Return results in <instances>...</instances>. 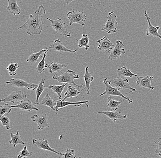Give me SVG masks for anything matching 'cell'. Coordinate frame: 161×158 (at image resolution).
Masks as SVG:
<instances>
[{
    "label": "cell",
    "instance_id": "cell-1",
    "mask_svg": "<svg viewBox=\"0 0 161 158\" xmlns=\"http://www.w3.org/2000/svg\"><path fill=\"white\" fill-rule=\"evenodd\" d=\"M42 5L37 7L35 13L29 16V18L23 25L17 29L25 28L27 30V33L30 35H40L42 33L44 26V21L42 18V13L45 12Z\"/></svg>",
    "mask_w": 161,
    "mask_h": 158
},
{
    "label": "cell",
    "instance_id": "cell-2",
    "mask_svg": "<svg viewBox=\"0 0 161 158\" xmlns=\"http://www.w3.org/2000/svg\"><path fill=\"white\" fill-rule=\"evenodd\" d=\"M80 77L79 75L75 72L69 69L66 71L65 73H62V74L60 76H57L56 75L53 76V79L58 81L59 83H70L73 84L74 85L76 86L78 88H81L83 86V84L78 85L76 84L74 82L75 79H79Z\"/></svg>",
    "mask_w": 161,
    "mask_h": 158
},
{
    "label": "cell",
    "instance_id": "cell-3",
    "mask_svg": "<svg viewBox=\"0 0 161 158\" xmlns=\"http://www.w3.org/2000/svg\"><path fill=\"white\" fill-rule=\"evenodd\" d=\"M103 84H104L106 86L105 91L103 92V94L99 95V96H102L107 95L109 96H120L122 97L123 99H125L128 101L129 104L132 103L133 101L132 99H130L129 97H125L124 95L118 89L116 88H114L111 86L110 84V81L108 79V78H105L103 80Z\"/></svg>",
    "mask_w": 161,
    "mask_h": 158
},
{
    "label": "cell",
    "instance_id": "cell-4",
    "mask_svg": "<svg viewBox=\"0 0 161 158\" xmlns=\"http://www.w3.org/2000/svg\"><path fill=\"white\" fill-rule=\"evenodd\" d=\"M117 17L114 12L108 13L107 17V21L103 26L102 31H105L109 34L114 33L117 32L118 23L117 22Z\"/></svg>",
    "mask_w": 161,
    "mask_h": 158
},
{
    "label": "cell",
    "instance_id": "cell-5",
    "mask_svg": "<svg viewBox=\"0 0 161 158\" xmlns=\"http://www.w3.org/2000/svg\"><path fill=\"white\" fill-rule=\"evenodd\" d=\"M54 18V20H51L49 18H47V20L51 22V26L55 30V33L57 34L62 35L65 37H70V33L67 31L65 28V23H64L60 18L55 19Z\"/></svg>",
    "mask_w": 161,
    "mask_h": 158
},
{
    "label": "cell",
    "instance_id": "cell-6",
    "mask_svg": "<svg viewBox=\"0 0 161 158\" xmlns=\"http://www.w3.org/2000/svg\"><path fill=\"white\" fill-rule=\"evenodd\" d=\"M86 15L84 12H76L75 10L69 12L67 13V17L69 20V25H71L73 23L79 24L82 26H84L85 23L84 21L86 18Z\"/></svg>",
    "mask_w": 161,
    "mask_h": 158
},
{
    "label": "cell",
    "instance_id": "cell-7",
    "mask_svg": "<svg viewBox=\"0 0 161 158\" xmlns=\"http://www.w3.org/2000/svg\"><path fill=\"white\" fill-rule=\"evenodd\" d=\"M110 84L114 85L115 88H117L119 90L120 89H130L131 91L128 93H126L125 94H130L132 92L136 91L135 88H133L130 86L129 84V80L127 79H123V78H118L113 79L110 81Z\"/></svg>",
    "mask_w": 161,
    "mask_h": 158
},
{
    "label": "cell",
    "instance_id": "cell-8",
    "mask_svg": "<svg viewBox=\"0 0 161 158\" xmlns=\"http://www.w3.org/2000/svg\"><path fill=\"white\" fill-rule=\"evenodd\" d=\"M7 84H10L12 86L17 87V88H26L28 90H35L37 89L38 85L35 84L28 83L21 79H12L9 81L6 82Z\"/></svg>",
    "mask_w": 161,
    "mask_h": 158
},
{
    "label": "cell",
    "instance_id": "cell-9",
    "mask_svg": "<svg viewBox=\"0 0 161 158\" xmlns=\"http://www.w3.org/2000/svg\"><path fill=\"white\" fill-rule=\"evenodd\" d=\"M115 47L111 51L110 55L108 57V59H119L122 55L124 54L125 50L124 47L123 43L120 40H117L116 42Z\"/></svg>",
    "mask_w": 161,
    "mask_h": 158
},
{
    "label": "cell",
    "instance_id": "cell-10",
    "mask_svg": "<svg viewBox=\"0 0 161 158\" xmlns=\"http://www.w3.org/2000/svg\"><path fill=\"white\" fill-rule=\"evenodd\" d=\"M27 95L23 91L17 90L12 92L8 96L1 100V102H11L14 104L16 102L19 103L21 101L27 99Z\"/></svg>",
    "mask_w": 161,
    "mask_h": 158
},
{
    "label": "cell",
    "instance_id": "cell-11",
    "mask_svg": "<svg viewBox=\"0 0 161 158\" xmlns=\"http://www.w3.org/2000/svg\"><path fill=\"white\" fill-rule=\"evenodd\" d=\"M31 120L38 124L37 129L38 130H42L45 128H49L48 118L46 113L41 115H35L32 116Z\"/></svg>",
    "mask_w": 161,
    "mask_h": 158
},
{
    "label": "cell",
    "instance_id": "cell-12",
    "mask_svg": "<svg viewBox=\"0 0 161 158\" xmlns=\"http://www.w3.org/2000/svg\"><path fill=\"white\" fill-rule=\"evenodd\" d=\"M144 16H145L146 19L147 21L148 24L147 31H146V35L147 36L158 37L161 40V35L159 34L158 32V31L160 29V27L159 26L154 27L152 24L150 20V17L149 16L147 10L145 12Z\"/></svg>",
    "mask_w": 161,
    "mask_h": 158
},
{
    "label": "cell",
    "instance_id": "cell-13",
    "mask_svg": "<svg viewBox=\"0 0 161 158\" xmlns=\"http://www.w3.org/2000/svg\"><path fill=\"white\" fill-rule=\"evenodd\" d=\"M33 144L35 146L40 148V149L50 151L55 153L58 155H60L61 154V152L56 150L54 148L50 147L48 140H45V138L43 140L40 139H33Z\"/></svg>",
    "mask_w": 161,
    "mask_h": 158
},
{
    "label": "cell",
    "instance_id": "cell-14",
    "mask_svg": "<svg viewBox=\"0 0 161 158\" xmlns=\"http://www.w3.org/2000/svg\"><path fill=\"white\" fill-rule=\"evenodd\" d=\"M153 80V77L149 76L147 74L142 77H137L136 87L139 86L144 89L147 88L150 90H153L154 87L152 86V83Z\"/></svg>",
    "mask_w": 161,
    "mask_h": 158
},
{
    "label": "cell",
    "instance_id": "cell-15",
    "mask_svg": "<svg viewBox=\"0 0 161 158\" xmlns=\"http://www.w3.org/2000/svg\"><path fill=\"white\" fill-rule=\"evenodd\" d=\"M12 108H17L21 109L23 111H27L30 112L33 110H35L36 111H39V109L34 106L33 103L28 99H25L23 100L19 103V104L15 105H11Z\"/></svg>",
    "mask_w": 161,
    "mask_h": 158
},
{
    "label": "cell",
    "instance_id": "cell-16",
    "mask_svg": "<svg viewBox=\"0 0 161 158\" xmlns=\"http://www.w3.org/2000/svg\"><path fill=\"white\" fill-rule=\"evenodd\" d=\"M97 43H98V46L97 48L100 50L104 51L107 53H110L112 50L113 47L114 46L113 43L107 37H104L101 39L97 41Z\"/></svg>",
    "mask_w": 161,
    "mask_h": 158
},
{
    "label": "cell",
    "instance_id": "cell-17",
    "mask_svg": "<svg viewBox=\"0 0 161 158\" xmlns=\"http://www.w3.org/2000/svg\"><path fill=\"white\" fill-rule=\"evenodd\" d=\"M56 102H57V104L55 107V108L57 112L59 111V110L63 108H65V107L70 105H73L75 107H80L82 104H85L87 107L89 106L87 104V103L89 102L88 100L82 101L71 102L65 101L59 99V100H57Z\"/></svg>",
    "mask_w": 161,
    "mask_h": 158
},
{
    "label": "cell",
    "instance_id": "cell-18",
    "mask_svg": "<svg viewBox=\"0 0 161 158\" xmlns=\"http://www.w3.org/2000/svg\"><path fill=\"white\" fill-rule=\"evenodd\" d=\"M51 48L54 50L58 51L60 52H68V53H75L77 52V50H71L69 48L63 45L62 42L59 39L55 40L53 41L52 44L50 47H47L46 49Z\"/></svg>",
    "mask_w": 161,
    "mask_h": 158
},
{
    "label": "cell",
    "instance_id": "cell-19",
    "mask_svg": "<svg viewBox=\"0 0 161 158\" xmlns=\"http://www.w3.org/2000/svg\"><path fill=\"white\" fill-rule=\"evenodd\" d=\"M99 115H106L110 120H112L114 122H115L118 119L124 120L126 119L127 116L126 115H122L120 111H100L97 113Z\"/></svg>",
    "mask_w": 161,
    "mask_h": 158
},
{
    "label": "cell",
    "instance_id": "cell-20",
    "mask_svg": "<svg viewBox=\"0 0 161 158\" xmlns=\"http://www.w3.org/2000/svg\"><path fill=\"white\" fill-rule=\"evenodd\" d=\"M68 64H60L57 63L54 60L53 63L50 64H45V68L49 69L50 73H58L63 69L66 68Z\"/></svg>",
    "mask_w": 161,
    "mask_h": 158
},
{
    "label": "cell",
    "instance_id": "cell-21",
    "mask_svg": "<svg viewBox=\"0 0 161 158\" xmlns=\"http://www.w3.org/2000/svg\"><path fill=\"white\" fill-rule=\"evenodd\" d=\"M117 74L118 78H123V79H125L126 77L132 78L133 77H138L137 75L131 72L130 70L127 69L126 66L119 68L117 70Z\"/></svg>",
    "mask_w": 161,
    "mask_h": 158
},
{
    "label": "cell",
    "instance_id": "cell-22",
    "mask_svg": "<svg viewBox=\"0 0 161 158\" xmlns=\"http://www.w3.org/2000/svg\"><path fill=\"white\" fill-rule=\"evenodd\" d=\"M8 5L7 8V10L14 15H19L21 9L17 4V0H8Z\"/></svg>",
    "mask_w": 161,
    "mask_h": 158
},
{
    "label": "cell",
    "instance_id": "cell-23",
    "mask_svg": "<svg viewBox=\"0 0 161 158\" xmlns=\"http://www.w3.org/2000/svg\"><path fill=\"white\" fill-rule=\"evenodd\" d=\"M86 89V87L84 89H82L80 90H78L75 87L69 86L67 88V91L65 93V97L63 99V100L65 101L67 98H73V97H77L78 95L82 93L84 90Z\"/></svg>",
    "mask_w": 161,
    "mask_h": 158
},
{
    "label": "cell",
    "instance_id": "cell-24",
    "mask_svg": "<svg viewBox=\"0 0 161 158\" xmlns=\"http://www.w3.org/2000/svg\"><path fill=\"white\" fill-rule=\"evenodd\" d=\"M41 104L46 106L49 107L50 109L55 111L56 114H57V111L55 110V107L57 104V102L54 101L53 99L50 97L49 94H47L44 97L43 100L41 102Z\"/></svg>",
    "mask_w": 161,
    "mask_h": 158
},
{
    "label": "cell",
    "instance_id": "cell-25",
    "mask_svg": "<svg viewBox=\"0 0 161 158\" xmlns=\"http://www.w3.org/2000/svg\"><path fill=\"white\" fill-rule=\"evenodd\" d=\"M19 131H18L17 133L15 135L10 133V137L11 138V140L9 141L10 144H12L13 145L14 147H15L17 145L21 144V145H25V143L22 140L21 136L19 135Z\"/></svg>",
    "mask_w": 161,
    "mask_h": 158
},
{
    "label": "cell",
    "instance_id": "cell-26",
    "mask_svg": "<svg viewBox=\"0 0 161 158\" xmlns=\"http://www.w3.org/2000/svg\"><path fill=\"white\" fill-rule=\"evenodd\" d=\"M89 67H86L85 69V73L83 78L85 82L86 88L87 90V94H89V89H90V86L91 83L93 80L94 78L92 76V74L88 71Z\"/></svg>",
    "mask_w": 161,
    "mask_h": 158
},
{
    "label": "cell",
    "instance_id": "cell-27",
    "mask_svg": "<svg viewBox=\"0 0 161 158\" xmlns=\"http://www.w3.org/2000/svg\"><path fill=\"white\" fill-rule=\"evenodd\" d=\"M69 83H65L61 85H50L49 86H44L45 88H48V89H51L53 90V92L54 93H56L58 95V97L59 98V99L61 100L62 98V94L63 90H64L65 87Z\"/></svg>",
    "mask_w": 161,
    "mask_h": 158
},
{
    "label": "cell",
    "instance_id": "cell-28",
    "mask_svg": "<svg viewBox=\"0 0 161 158\" xmlns=\"http://www.w3.org/2000/svg\"><path fill=\"white\" fill-rule=\"evenodd\" d=\"M46 50L47 49H42L40 50V52H33L29 57V59H27L26 61L29 62L31 64H35L37 62H39V58L42 55V54L45 53Z\"/></svg>",
    "mask_w": 161,
    "mask_h": 158
},
{
    "label": "cell",
    "instance_id": "cell-29",
    "mask_svg": "<svg viewBox=\"0 0 161 158\" xmlns=\"http://www.w3.org/2000/svg\"><path fill=\"white\" fill-rule=\"evenodd\" d=\"M78 42V46L79 48H85L86 50H87L90 48L89 38L86 34H82L80 40L76 39Z\"/></svg>",
    "mask_w": 161,
    "mask_h": 158
},
{
    "label": "cell",
    "instance_id": "cell-30",
    "mask_svg": "<svg viewBox=\"0 0 161 158\" xmlns=\"http://www.w3.org/2000/svg\"><path fill=\"white\" fill-rule=\"evenodd\" d=\"M45 81H46V80H45V79H42L40 84L38 85V86L37 87V89H36V99L35 102V105H40V101H39V99H40L41 94L43 93L44 89H45L44 84H45Z\"/></svg>",
    "mask_w": 161,
    "mask_h": 158
},
{
    "label": "cell",
    "instance_id": "cell-31",
    "mask_svg": "<svg viewBox=\"0 0 161 158\" xmlns=\"http://www.w3.org/2000/svg\"><path fill=\"white\" fill-rule=\"evenodd\" d=\"M123 101H116L112 98L111 96H109L108 98V104L107 106L111 109V110L113 111H115L120 106L121 104L122 103Z\"/></svg>",
    "mask_w": 161,
    "mask_h": 158
},
{
    "label": "cell",
    "instance_id": "cell-32",
    "mask_svg": "<svg viewBox=\"0 0 161 158\" xmlns=\"http://www.w3.org/2000/svg\"><path fill=\"white\" fill-rule=\"evenodd\" d=\"M48 51H49V49H47V50L45 51V53H44L43 59L41 60V61L39 63V64L38 65V66L35 69L37 73H39V74H41L42 73L45 72V58H46V56H47V53Z\"/></svg>",
    "mask_w": 161,
    "mask_h": 158
},
{
    "label": "cell",
    "instance_id": "cell-33",
    "mask_svg": "<svg viewBox=\"0 0 161 158\" xmlns=\"http://www.w3.org/2000/svg\"><path fill=\"white\" fill-rule=\"evenodd\" d=\"M19 68V66L18 63H14L11 62L7 68V70L8 71L9 74L10 76H15L17 74L16 70Z\"/></svg>",
    "mask_w": 161,
    "mask_h": 158
},
{
    "label": "cell",
    "instance_id": "cell-34",
    "mask_svg": "<svg viewBox=\"0 0 161 158\" xmlns=\"http://www.w3.org/2000/svg\"><path fill=\"white\" fill-rule=\"evenodd\" d=\"M76 156L75 155V152L74 150H71V149H67L65 154H62L60 155L59 158H76Z\"/></svg>",
    "mask_w": 161,
    "mask_h": 158
},
{
    "label": "cell",
    "instance_id": "cell-35",
    "mask_svg": "<svg viewBox=\"0 0 161 158\" xmlns=\"http://www.w3.org/2000/svg\"><path fill=\"white\" fill-rule=\"evenodd\" d=\"M12 108L8 103L3 106H1L0 107V116L4 115L6 114H9L12 111Z\"/></svg>",
    "mask_w": 161,
    "mask_h": 158
},
{
    "label": "cell",
    "instance_id": "cell-36",
    "mask_svg": "<svg viewBox=\"0 0 161 158\" xmlns=\"http://www.w3.org/2000/svg\"><path fill=\"white\" fill-rule=\"evenodd\" d=\"M0 120L2 122L3 125L6 127L7 130H10L11 129L10 119L8 117L4 115L0 116Z\"/></svg>",
    "mask_w": 161,
    "mask_h": 158
},
{
    "label": "cell",
    "instance_id": "cell-37",
    "mask_svg": "<svg viewBox=\"0 0 161 158\" xmlns=\"http://www.w3.org/2000/svg\"><path fill=\"white\" fill-rule=\"evenodd\" d=\"M32 155V152L29 151L27 150V147L25 146L24 149L20 152L19 155L18 156V158L29 157Z\"/></svg>",
    "mask_w": 161,
    "mask_h": 158
},
{
    "label": "cell",
    "instance_id": "cell-38",
    "mask_svg": "<svg viewBox=\"0 0 161 158\" xmlns=\"http://www.w3.org/2000/svg\"><path fill=\"white\" fill-rule=\"evenodd\" d=\"M156 145V150L155 153L161 156V138L158 139L157 141L154 142Z\"/></svg>",
    "mask_w": 161,
    "mask_h": 158
},
{
    "label": "cell",
    "instance_id": "cell-39",
    "mask_svg": "<svg viewBox=\"0 0 161 158\" xmlns=\"http://www.w3.org/2000/svg\"><path fill=\"white\" fill-rule=\"evenodd\" d=\"M75 1V0H65V2L66 4L68 5L70 3H71V2H73V1Z\"/></svg>",
    "mask_w": 161,
    "mask_h": 158
}]
</instances>
